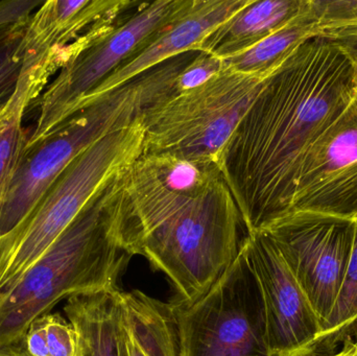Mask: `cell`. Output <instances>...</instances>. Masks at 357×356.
I'll use <instances>...</instances> for the list:
<instances>
[{"label": "cell", "instance_id": "obj_1", "mask_svg": "<svg viewBox=\"0 0 357 356\" xmlns=\"http://www.w3.org/2000/svg\"><path fill=\"white\" fill-rule=\"evenodd\" d=\"M357 98L347 45L314 38L266 79L218 158L248 233L289 215L312 146Z\"/></svg>", "mask_w": 357, "mask_h": 356}, {"label": "cell", "instance_id": "obj_2", "mask_svg": "<svg viewBox=\"0 0 357 356\" xmlns=\"http://www.w3.org/2000/svg\"><path fill=\"white\" fill-rule=\"evenodd\" d=\"M248 234L218 163L142 155L121 176L119 240L167 276L176 302L203 296Z\"/></svg>", "mask_w": 357, "mask_h": 356}, {"label": "cell", "instance_id": "obj_3", "mask_svg": "<svg viewBox=\"0 0 357 356\" xmlns=\"http://www.w3.org/2000/svg\"><path fill=\"white\" fill-rule=\"evenodd\" d=\"M123 173L83 209L37 263L0 292V355L18 346L29 325L60 301L119 290V278L133 257L119 236Z\"/></svg>", "mask_w": 357, "mask_h": 356}, {"label": "cell", "instance_id": "obj_4", "mask_svg": "<svg viewBox=\"0 0 357 356\" xmlns=\"http://www.w3.org/2000/svg\"><path fill=\"white\" fill-rule=\"evenodd\" d=\"M197 54L190 50L149 69L90 102L35 144H26L2 207L0 240L24 223L48 188L84 150L178 95V75Z\"/></svg>", "mask_w": 357, "mask_h": 356}, {"label": "cell", "instance_id": "obj_5", "mask_svg": "<svg viewBox=\"0 0 357 356\" xmlns=\"http://www.w3.org/2000/svg\"><path fill=\"white\" fill-rule=\"evenodd\" d=\"M142 119L94 142L48 188L24 223L0 240V292L24 275L83 209L144 154Z\"/></svg>", "mask_w": 357, "mask_h": 356}, {"label": "cell", "instance_id": "obj_6", "mask_svg": "<svg viewBox=\"0 0 357 356\" xmlns=\"http://www.w3.org/2000/svg\"><path fill=\"white\" fill-rule=\"evenodd\" d=\"M268 77L222 68L207 83L155 107L142 118L144 155L218 164Z\"/></svg>", "mask_w": 357, "mask_h": 356}, {"label": "cell", "instance_id": "obj_7", "mask_svg": "<svg viewBox=\"0 0 357 356\" xmlns=\"http://www.w3.org/2000/svg\"><path fill=\"white\" fill-rule=\"evenodd\" d=\"M172 303L182 356H273L248 236L236 258L203 296L191 303Z\"/></svg>", "mask_w": 357, "mask_h": 356}, {"label": "cell", "instance_id": "obj_8", "mask_svg": "<svg viewBox=\"0 0 357 356\" xmlns=\"http://www.w3.org/2000/svg\"><path fill=\"white\" fill-rule=\"evenodd\" d=\"M192 0H158L142 3L130 18L69 59L40 98V112L26 144H35L77 112L86 98L113 71L169 26Z\"/></svg>", "mask_w": 357, "mask_h": 356}, {"label": "cell", "instance_id": "obj_9", "mask_svg": "<svg viewBox=\"0 0 357 356\" xmlns=\"http://www.w3.org/2000/svg\"><path fill=\"white\" fill-rule=\"evenodd\" d=\"M260 231L274 240L322 326L349 265L356 219L293 212Z\"/></svg>", "mask_w": 357, "mask_h": 356}, {"label": "cell", "instance_id": "obj_10", "mask_svg": "<svg viewBox=\"0 0 357 356\" xmlns=\"http://www.w3.org/2000/svg\"><path fill=\"white\" fill-rule=\"evenodd\" d=\"M293 212L357 219V98L306 156Z\"/></svg>", "mask_w": 357, "mask_h": 356}, {"label": "cell", "instance_id": "obj_11", "mask_svg": "<svg viewBox=\"0 0 357 356\" xmlns=\"http://www.w3.org/2000/svg\"><path fill=\"white\" fill-rule=\"evenodd\" d=\"M248 247L264 299L272 355H312L321 323L307 297L266 232L249 233Z\"/></svg>", "mask_w": 357, "mask_h": 356}, {"label": "cell", "instance_id": "obj_12", "mask_svg": "<svg viewBox=\"0 0 357 356\" xmlns=\"http://www.w3.org/2000/svg\"><path fill=\"white\" fill-rule=\"evenodd\" d=\"M250 1L251 0H192L189 8L176 20L94 89L77 111L149 69L178 54L197 50L210 31L245 8Z\"/></svg>", "mask_w": 357, "mask_h": 356}, {"label": "cell", "instance_id": "obj_13", "mask_svg": "<svg viewBox=\"0 0 357 356\" xmlns=\"http://www.w3.org/2000/svg\"><path fill=\"white\" fill-rule=\"evenodd\" d=\"M127 0H48L29 17L26 52L63 49L89 31L119 22L132 6Z\"/></svg>", "mask_w": 357, "mask_h": 356}, {"label": "cell", "instance_id": "obj_14", "mask_svg": "<svg viewBox=\"0 0 357 356\" xmlns=\"http://www.w3.org/2000/svg\"><path fill=\"white\" fill-rule=\"evenodd\" d=\"M62 66L59 50L26 54L16 90L0 106V215L17 165L29 141L22 125L25 111L45 90L52 75Z\"/></svg>", "mask_w": 357, "mask_h": 356}, {"label": "cell", "instance_id": "obj_15", "mask_svg": "<svg viewBox=\"0 0 357 356\" xmlns=\"http://www.w3.org/2000/svg\"><path fill=\"white\" fill-rule=\"evenodd\" d=\"M310 4V0H251L210 31L197 50L220 60L243 54L297 18Z\"/></svg>", "mask_w": 357, "mask_h": 356}, {"label": "cell", "instance_id": "obj_16", "mask_svg": "<svg viewBox=\"0 0 357 356\" xmlns=\"http://www.w3.org/2000/svg\"><path fill=\"white\" fill-rule=\"evenodd\" d=\"M121 290L75 295L64 307L77 332V356H128Z\"/></svg>", "mask_w": 357, "mask_h": 356}, {"label": "cell", "instance_id": "obj_17", "mask_svg": "<svg viewBox=\"0 0 357 356\" xmlns=\"http://www.w3.org/2000/svg\"><path fill=\"white\" fill-rule=\"evenodd\" d=\"M121 318L128 338L144 356H182L180 330L173 303L142 291L121 295Z\"/></svg>", "mask_w": 357, "mask_h": 356}, {"label": "cell", "instance_id": "obj_18", "mask_svg": "<svg viewBox=\"0 0 357 356\" xmlns=\"http://www.w3.org/2000/svg\"><path fill=\"white\" fill-rule=\"evenodd\" d=\"M320 38L312 0L305 12L243 54L222 60V68L243 75L268 77L300 46Z\"/></svg>", "mask_w": 357, "mask_h": 356}, {"label": "cell", "instance_id": "obj_19", "mask_svg": "<svg viewBox=\"0 0 357 356\" xmlns=\"http://www.w3.org/2000/svg\"><path fill=\"white\" fill-rule=\"evenodd\" d=\"M357 338V219L354 249L328 319L321 326L312 355H328Z\"/></svg>", "mask_w": 357, "mask_h": 356}, {"label": "cell", "instance_id": "obj_20", "mask_svg": "<svg viewBox=\"0 0 357 356\" xmlns=\"http://www.w3.org/2000/svg\"><path fill=\"white\" fill-rule=\"evenodd\" d=\"M29 19L0 26V106L14 93L24 69Z\"/></svg>", "mask_w": 357, "mask_h": 356}, {"label": "cell", "instance_id": "obj_21", "mask_svg": "<svg viewBox=\"0 0 357 356\" xmlns=\"http://www.w3.org/2000/svg\"><path fill=\"white\" fill-rule=\"evenodd\" d=\"M320 38L347 43L357 31V0H312Z\"/></svg>", "mask_w": 357, "mask_h": 356}, {"label": "cell", "instance_id": "obj_22", "mask_svg": "<svg viewBox=\"0 0 357 356\" xmlns=\"http://www.w3.org/2000/svg\"><path fill=\"white\" fill-rule=\"evenodd\" d=\"M45 326L48 356H77V332L60 314L42 316Z\"/></svg>", "mask_w": 357, "mask_h": 356}, {"label": "cell", "instance_id": "obj_23", "mask_svg": "<svg viewBox=\"0 0 357 356\" xmlns=\"http://www.w3.org/2000/svg\"><path fill=\"white\" fill-rule=\"evenodd\" d=\"M222 70V60L199 52V54L181 71L177 79V93L199 87Z\"/></svg>", "mask_w": 357, "mask_h": 356}, {"label": "cell", "instance_id": "obj_24", "mask_svg": "<svg viewBox=\"0 0 357 356\" xmlns=\"http://www.w3.org/2000/svg\"><path fill=\"white\" fill-rule=\"evenodd\" d=\"M43 2L40 0H3V1H0V26L29 19Z\"/></svg>", "mask_w": 357, "mask_h": 356}, {"label": "cell", "instance_id": "obj_25", "mask_svg": "<svg viewBox=\"0 0 357 356\" xmlns=\"http://www.w3.org/2000/svg\"><path fill=\"white\" fill-rule=\"evenodd\" d=\"M356 341L352 343H348V344L344 345L339 351L333 353V355H307V356H356Z\"/></svg>", "mask_w": 357, "mask_h": 356}, {"label": "cell", "instance_id": "obj_26", "mask_svg": "<svg viewBox=\"0 0 357 356\" xmlns=\"http://www.w3.org/2000/svg\"><path fill=\"white\" fill-rule=\"evenodd\" d=\"M346 45H347L350 54H351L352 59H354V64H356L357 75V45H354V44H346Z\"/></svg>", "mask_w": 357, "mask_h": 356}, {"label": "cell", "instance_id": "obj_27", "mask_svg": "<svg viewBox=\"0 0 357 356\" xmlns=\"http://www.w3.org/2000/svg\"><path fill=\"white\" fill-rule=\"evenodd\" d=\"M351 42H357V31L356 33H354V37H352V39L350 40L349 42H347V43H351Z\"/></svg>", "mask_w": 357, "mask_h": 356}, {"label": "cell", "instance_id": "obj_28", "mask_svg": "<svg viewBox=\"0 0 357 356\" xmlns=\"http://www.w3.org/2000/svg\"><path fill=\"white\" fill-rule=\"evenodd\" d=\"M356 356H357V338L356 339Z\"/></svg>", "mask_w": 357, "mask_h": 356}, {"label": "cell", "instance_id": "obj_29", "mask_svg": "<svg viewBox=\"0 0 357 356\" xmlns=\"http://www.w3.org/2000/svg\"><path fill=\"white\" fill-rule=\"evenodd\" d=\"M349 44H354V45H357V42H351V43Z\"/></svg>", "mask_w": 357, "mask_h": 356}]
</instances>
